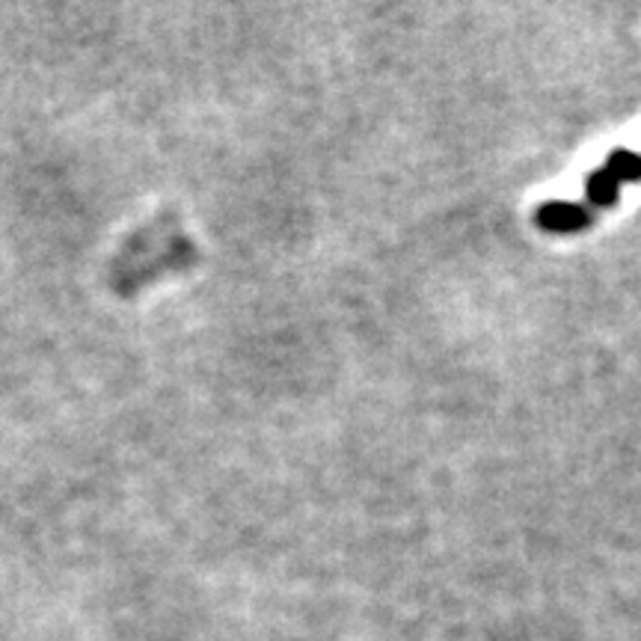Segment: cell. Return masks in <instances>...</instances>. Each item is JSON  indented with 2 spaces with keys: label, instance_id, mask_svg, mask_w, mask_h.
Masks as SVG:
<instances>
[{
  "label": "cell",
  "instance_id": "cell-1",
  "mask_svg": "<svg viewBox=\"0 0 641 641\" xmlns=\"http://www.w3.org/2000/svg\"><path fill=\"white\" fill-rule=\"evenodd\" d=\"M194 259V237H187L176 214L167 212L149 220L146 226H137L125 237L123 250H116L114 262H110L107 280L116 294L132 298L146 282L191 268Z\"/></svg>",
  "mask_w": 641,
  "mask_h": 641
},
{
  "label": "cell",
  "instance_id": "cell-2",
  "mask_svg": "<svg viewBox=\"0 0 641 641\" xmlns=\"http://www.w3.org/2000/svg\"><path fill=\"white\" fill-rule=\"evenodd\" d=\"M594 214L585 205L576 203H550L541 205L535 214V223L546 232H582L591 226Z\"/></svg>",
  "mask_w": 641,
  "mask_h": 641
},
{
  "label": "cell",
  "instance_id": "cell-3",
  "mask_svg": "<svg viewBox=\"0 0 641 641\" xmlns=\"http://www.w3.org/2000/svg\"><path fill=\"white\" fill-rule=\"evenodd\" d=\"M621 185L624 182L606 164L598 173H591L589 182H585V196H589L591 208H612L618 203V196H621Z\"/></svg>",
  "mask_w": 641,
  "mask_h": 641
},
{
  "label": "cell",
  "instance_id": "cell-4",
  "mask_svg": "<svg viewBox=\"0 0 641 641\" xmlns=\"http://www.w3.org/2000/svg\"><path fill=\"white\" fill-rule=\"evenodd\" d=\"M606 167L615 173L621 182H641V155L630 149H618L609 155Z\"/></svg>",
  "mask_w": 641,
  "mask_h": 641
}]
</instances>
